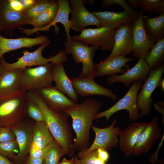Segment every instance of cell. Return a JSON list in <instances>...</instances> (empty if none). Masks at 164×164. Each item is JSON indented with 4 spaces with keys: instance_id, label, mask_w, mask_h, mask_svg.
<instances>
[{
    "instance_id": "obj_1",
    "label": "cell",
    "mask_w": 164,
    "mask_h": 164,
    "mask_svg": "<svg viewBox=\"0 0 164 164\" xmlns=\"http://www.w3.org/2000/svg\"><path fill=\"white\" fill-rule=\"evenodd\" d=\"M27 98L40 109L45 122L54 139L63 148L67 155L72 157L75 151L72 142L71 128L68 120L69 115L64 112H58L50 109L36 91H28Z\"/></svg>"
},
{
    "instance_id": "obj_2",
    "label": "cell",
    "mask_w": 164,
    "mask_h": 164,
    "mask_svg": "<svg viewBox=\"0 0 164 164\" xmlns=\"http://www.w3.org/2000/svg\"><path fill=\"white\" fill-rule=\"evenodd\" d=\"M102 105L101 101L88 97L76 107L64 111L72 119L73 128L76 134L73 143L75 151L80 152L88 148L90 129Z\"/></svg>"
},
{
    "instance_id": "obj_3",
    "label": "cell",
    "mask_w": 164,
    "mask_h": 164,
    "mask_svg": "<svg viewBox=\"0 0 164 164\" xmlns=\"http://www.w3.org/2000/svg\"><path fill=\"white\" fill-rule=\"evenodd\" d=\"M27 92L20 90L0 96V127H10L27 118Z\"/></svg>"
},
{
    "instance_id": "obj_4",
    "label": "cell",
    "mask_w": 164,
    "mask_h": 164,
    "mask_svg": "<svg viewBox=\"0 0 164 164\" xmlns=\"http://www.w3.org/2000/svg\"><path fill=\"white\" fill-rule=\"evenodd\" d=\"M51 43L50 40L45 42L40 45L37 49L32 52L26 50L23 51L22 52V56L17 57V61L12 63L6 62L3 56L0 59V66L7 70L16 69L23 70L27 67L45 65L50 62L57 63L67 61V58L66 54L62 50L57 54L51 56L49 58H46L43 56L42 53L43 49Z\"/></svg>"
},
{
    "instance_id": "obj_5",
    "label": "cell",
    "mask_w": 164,
    "mask_h": 164,
    "mask_svg": "<svg viewBox=\"0 0 164 164\" xmlns=\"http://www.w3.org/2000/svg\"><path fill=\"white\" fill-rule=\"evenodd\" d=\"M64 52L66 54H70L76 64L82 63L80 73V77L94 79L96 77L94 58V54L99 48L94 46H88L81 42L66 38L64 42Z\"/></svg>"
},
{
    "instance_id": "obj_6",
    "label": "cell",
    "mask_w": 164,
    "mask_h": 164,
    "mask_svg": "<svg viewBox=\"0 0 164 164\" xmlns=\"http://www.w3.org/2000/svg\"><path fill=\"white\" fill-rule=\"evenodd\" d=\"M144 82L142 80L133 82L129 90L122 98L108 109L97 113L94 120L105 117L107 122L112 115L121 110H126L128 111L129 121H135L138 120L140 117L137 107V97Z\"/></svg>"
},
{
    "instance_id": "obj_7",
    "label": "cell",
    "mask_w": 164,
    "mask_h": 164,
    "mask_svg": "<svg viewBox=\"0 0 164 164\" xmlns=\"http://www.w3.org/2000/svg\"><path fill=\"white\" fill-rule=\"evenodd\" d=\"M54 63H50L35 67H27L22 71V89L26 92L36 91L52 86V67Z\"/></svg>"
},
{
    "instance_id": "obj_8",
    "label": "cell",
    "mask_w": 164,
    "mask_h": 164,
    "mask_svg": "<svg viewBox=\"0 0 164 164\" xmlns=\"http://www.w3.org/2000/svg\"><path fill=\"white\" fill-rule=\"evenodd\" d=\"M116 29L104 26L96 29L85 28L79 35L71 36V38L87 46L91 45L100 48L102 50L111 51Z\"/></svg>"
},
{
    "instance_id": "obj_9",
    "label": "cell",
    "mask_w": 164,
    "mask_h": 164,
    "mask_svg": "<svg viewBox=\"0 0 164 164\" xmlns=\"http://www.w3.org/2000/svg\"><path fill=\"white\" fill-rule=\"evenodd\" d=\"M164 72V64L154 70H150L149 75L144 82L137 97V105L140 117L149 115L151 112L153 100L152 95L159 83Z\"/></svg>"
},
{
    "instance_id": "obj_10",
    "label": "cell",
    "mask_w": 164,
    "mask_h": 164,
    "mask_svg": "<svg viewBox=\"0 0 164 164\" xmlns=\"http://www.w3.org/2000/svg\"><path fill=\"white\" fill-rule=\"evenodd\" d=\"M116 120H114L108 127L99 128L92 125L91 128L95 134V138L92 144L86 149L79 152V158L93 150L99 148L107 151L118 145V136L121 131L120 127L115 126Z\"/></svg>"
},
{
    "instance_id": "obj_11",
    "label": "cell",
    "mask_w": 164,
    "mask_h": 164,
    "mask_svg": "<svg viewBox=\"0 0 164 164\" xmlns=\"http://www.w3.org/2000/svg\"><path fill=\"white\" fill-rule=\"evenodd\" d=\"M27 118L10 127L13 132L19 148V152L10 157L16 164H26L27 155L32 141V128Z\"/></svg>"
},
{
    "instance_id": "obj_12",
    "label": "cell",
    "mask_w": 164,
    "mask_h": 164,
    "mask_svg": "<svg viewBox=\"0 0 164 164\" xmlns=\"http://www.w3.org/2000/svg\"><path fill=\"white\" fill-rule=\"evenodd\" d=\"M94 0H70L72 8L70 13V29L81 32L86 26H96L97 28L102 26L98 19L92 12L88 11L84 6L89 3L93 4Z\"/></svg>"
},
{
    "instance_id": "obj_13",
    "label": "cell",
    "mask_w": 164,
    "mask_h": 164,
    "mask_svg": "<svg viewBox=\"0 0 164 164\" xmlns=\"http://www.w3.org/2000/svg\"><path fill=\"white\" fill-rule=\"evenodd\" d=\"M143 12L142 9L133 24V45L132 53L134 57L145 59L155 44L150 39L145 30L143 22Z\"/></svg>"
},
{
    "instance_id": "obj_14",
    "label": "cell",
    "mask_w": 164,
    "mask_h": 164,
    "mask_svg": "<svg viewBox=\"0 0 164 164\" xmlns=\"http://www.w3.org/2000/svg\"><path fill=\"white\" fill-rule=\"evenodd\" d=\"M31 20L22 12L12 9L6 0H0V29L10 36L13 30L22 25L29 24Z\"/></svg>"
},
{
    "instance_id": "obj_15",
    "label": "cell",
    "mask_w": 164,
    "mask_h": 164,
    "mask_svg": "<svg viewBox=\"0 0 164 164\" xmlns=\"http://www.w3.org/2000/svg\"><path fill=\"white\" fill-rule=\"evenodd\" d=\"M158 117L154 116L141 132L134 148L133 154L139 155L149 152L161 136Z\"/></svg>"
},
{
    "instance_id": "obj_16",
    "label": "cell",
    "mask_w": 164,
    "mask_h": 164,
    "mask_svg": "<svg viewBox=\"0 0 164 164\" xmlns=\"http://www.w3.org/2000/svg\"><path fill=\"white\" fill-rule=\"evenodd\" d=\"M70 80L76 94L85 97L100 95L108 97L115 101L117 96L110 89L104 87L94 81V79L79 77H72Z\"/></svg>"
},
{
    "instance_id": "obj_17",
    "label": "cell",
    "mask_w": 164,
    "mask_h": 164,
    "mask_svg": "<svg viewBox=\"0 0 164 164\" xmlns=\"http://www.w3.org/2000/svg\"><path fill=\"white\" fill-rule=\"evenodd\" d=\"M50 109L58 112L76 107L78 103L67 97L53 86L36 91Z\"/></svg>"
},
{
    "instance_id": "obj_18",
    "label": "cell",
    "mask_w": 164,
    "mask_h": 164,
    "mask_svg": "<svg viewBox=\"0 0 164 164\" xmlns=\"http://www.w3.org/2000/svg\"><path fill=\"white\" fill-rule=\"evenodd\" d=\"M133 24H124L116 29L114 45L111 53L104 59L119 56H125L132 53L133 45L132 32Z\"/></svg>"
},
{
    "instance_id": "obj_19",
    "label": "cell",
    "mask_w": 164,
    "mask_h": 164,
    "mask_svg": "<svg viewBox=\"0 0 164 164\" xmlns=\"http://www.w3.org/2000/svg\"><path fill=\"white\" fill-rule=\"evenodd\" d=\"M150 71L145 59L140 58L135 66L124 74L109 75L107 78V82L110 85L116 82H121L128 87L131 83L135 81L142 80L144 82L149 75Z\"/></svg>"
},
{
    "instance_id": "obj_20",
    "label": "cell",
    "mask_w": 164,
    "mask_h": 164,
    "mask_svg": "<svg viewBox=\"0 0 164 164\" xmlns=\"http://www.w3.org/2000/svg\"><path fill=\"white\" fill-rule=\"evenodd\" d=\"M147 123L145 122H133L120 132L118 145L126 156L133 155L139 136Z\"/></svg>"
},
{
    "instance_id": "obj_21",
    "label": "cell",
    "mask_w": 164,
    "mask_h": 164,
    "mask_svg": "<svg viewBox=\"0 0 164 164\" xmlns=\"http://www.w3.org/2000/svg\"><path fill=\"white\" fill-rule=\"evenodd\" d=\"M59 3L58 10L56 16L53 21L49 25L44 27L37 29H26L20 28L21 30L20 32L29 36L34 33H37L39 31H48L50 28L53 26L57 28L56 23H60L62 24L65 29L67 38H70V30L71 26V22L69 19V16L71 11L69 3L67 0H58Z\"/></svg>"
},
{
    "instance_id": "obj_22",
    "label": "cell",
    "mask_w": 164,
    "mask_h": 164,
    "mask_svg": "<svg viewBox=\"0 0 164 164\" xmlns=\"http://www.w3.org/2000/svg\"><path fill=\"white\" fill-rule=\"evenodd\" d=\"M92 13L98 19L102 26L111 29H117L124 24L133 23L139 14H132L125 11L120 12L99 11Z\"/></svg>"
},
{
    "instance_id": "obj_23",
    "label": "cell",
    "mask_w": 164,
    "mask_h": 164,
    "mask_svg": "<svg viewBox=\"0 0 164 164\" xmlns=\"http://www.w3.org/2000/svg\"><path fill=\"white\" fill-rule=\"evenodd\" d=\"M135 59L122 56H117L104 59L102 62L94 65L96 76L101 77L116 73L124 74L130 68L127 63Z\"/></svg>"
},
{
    "instance_id": "obj_24",
    "label": "cell",
    "mask_w": 164,
    "mask_h": 164,
    "mask_svg": "<svg viewBox=\"0 0 164 164\" xmlns=\"http://www.w3.org/2000/svg\"><path fill=\"white\" fill-rule=\"evenodd\" d=\"M49 40V39L45 36H39L34 38L23 37L9 39L0 35V59L3 57L4 54L10 51L23 48H31Z\"/></svg>"
},
{
    "instance_id": "obj_25",
    "label": "cell",
    "mask_w": 164,
    "mask_h": 164,
    "mask_svg": "<svg viewBox=\"0 0 164 164\" xmlns=\"http://www.w3.org/2000/svg\"><path fill=\"white\" fill-rule=\"evenodd\" d=\"M52 79L56 85L54 87L73 101H78V96L76 93L70 79L67 75L63 63H54L52 67Z\"/></svg>"
},
{
    "instance_id": "obj_26",
    "label": "cell",
    "mask_w": 164,
    "mask_h": 164,
    "mask_svg": "<svg viewBox=\"0 0 164 164\" xmlns=\"http://www.w3.org/2000/svg\"><path fill=\"white\" fill-rule=\"evenodd\" d=\"M22 70H7L0 66V96L22 90L21 77Z\"/></svg>"
},
{
    "instance_id": "obj_27",
    "label": "cell",
    "mask_w": 164,
    "mask_h": 164,
    "mask_svg": "<svg viewBox=\"0 0 164 164\" xmlns=\"http://www.w3.org/2000/svg\"><path fill=\"white\" fill-rule=\"evenodd\" d=\"M143 22L146 34L154 44L164 38V13L153 18L143 15Z\"/></svg>"
},
{
    "instance_id": "obj_28",
    "label": "cell",
    "mask_w": 164,
    "mask_h": 164,
    "mask_svg": "<svg viewBox=\"0 0 164 164\" xmlns=\"http://www.w3.org/2000/svg\"><path fill=\"white\" fill-rule=\"evenodd\" d=\"M32 128V141L39 147L44 149L54 139L45 122H36Z\"/></svg>"
},
{
    "instance_id": "obj_29",
    "label": "cell",
    "mask_w": 164,
    "mask_h": 164,
    "mask_svg": "<svg viewBox=\"0 0 164 164\" xmlns=\"http://www.w3.org/2000/svg\"><path fill=\"white\" fill-rule=\"evenodd\" d=\"M145 60L150 70H155L164 64V38L154 44Z\"/></svg>"
},
{
    "instance_id": "obj_30",
    "label": "cell",
    "mask_w": 164,
    "mask_h": 164,
    "mask_svg": "<svg viewBox=\"0 0 164 164\" xmlns=\"http://www.w3.org/2000/svg\"><path fill=\"white\" fill-rule=\"evenodd\" d=\"M59 8L58 1L39 14L36 18L31 20L29 24L33 28H42L50 24L54 20L57 13Z\"/></svg>"
},
{
    "instance_id": "obj_31",
    "label": "cell",
    "mask_w": 164,
    "mask_h": 164,
    "mask_svg": "<svg viewBox=\"0 0 164 164\" xmlns=\"http://www.w3.org/2000/svg\"><path fill=\"white\" fill-rule=\"evenodd\" d=\"M44 149L45 164H58L61 158L66 155L63 148L54 139Z\"/></svg>"
},
{
    "instance_id": "obj_32",
    "label": "cell",
    "mask_w": 164,
    "mask_h": 164,
    "mask_svg": "<svg viewBox=\"0 0 164 164\" xmlns=\"http://www.w3.org/2000/svg\"><path fill=\"white\" fill-rule=\"evenodd\" d=\"M55 1L48 0H37L34 4L24 11L23 13L27 17L32 20L53 5Z\"/></svg>"
},
{
    "instance_id": "obj_33",
    "label": "cell",
    "mask_w": 164,
    "mask_h": 164,
    "mask_svg": "<svg viewBox=\"0 0 164 164\" xmlns=\"http://www.w3.org/2000/svg\"><path fill=\"white\" fill-rule=\"evenodd\" d=\"M138 6L148 13H164V0H138Z\"/></svg>"
},
{
    "instance_id": "obj_34",
    "label": "cell",
    "mask_w": 164,
    "mask_h": 164,
    "mask_svg": "<svg viewBox=\"0 0 164 164\" xmlns=\"http://www.w3.org/2000/svg\"><path fill=\"white\" fill-rule=\"evenodd\" d=\"M18 152V146L15 139L0 142V155L9 158Z\"/></svg>"
},
{
    "instance_id": "obj_35",
    "label": "cell",
    "mask_w": 164,
    "mask_h": 164,
    "mask_svg": "<svg viewBox=\"0 0 164 164\" xmlns=\"http://www.w3.org/2000/svg\"><path fill=\"white\" fill-rule=\"evenodd\" d=\"M27 115L36 122H45L44 115L40 109L33 102L27 99Z\"/></svg>"
},
{
    "instance_id": "obj_36",
    "label": "cell",
    "mask_w": 164,
    "mask_h": 164,
    "mask_svg": "<svg viewBox=\"0 0 164 164\" xmlns=\"http://www.w3.org/2000/svg\"><path fill=\"white\" fill-rule=\"evenodd\" d=\"M113 5H118L123 8L124 11L132 14H136L139 13L131 8L124 0H104L101 7H108Z\"/></svg>"
},
{
    "instance_id": "obj_37",
    "label": "cell",
    "mask_w": 164,
    "mask_h": 164,
    "mask_svg": "<svg viewBox=\"0 0 164 164\" xmlns=\"http://www.w3.org/2000/svg\"><path fill=\"white\" fill-rule=\"evenodd\" d=\"M78 158L82 164H97L99 157L95 150Z\"/></svg>"
},
{
    "instance_id": "obj_38",
    "label": "cell",
    "mask_w": 164,
    "mask_h": 164,
    "mask_svg": "<svg viewBox=\"0 0 164 164\" xmlns=\"http://www.w3.org/2000/svg\"><path fill=\"white\" fill-rule=\"evenodd\" d=\"M29 154L30 157L44 159L45 156L44 149L39 147L32 141L30 146Z\"/></svg>"
},
{
    "instance_id": "obj_39",
    "label": "cell",
    "mask_w": 164,
    "mask_h": 164,
    "mask_svg": "<svg viewBox=\"0 0 164 164\" xmlns=\"http://www.w3.org/2000/svg\"><path fill=\"white\" fill-rule=\"evenodd\" d=\"M15 139V134L9 127H0V142Z\"/></svg>"
},
{
    "instance_id": "obj_40",
    "label": "cell",
    "mask_w": 164,
    "mask_h": 164,
    "mask_svg": "<svg viewBox=\"0 0 164 164\" xmlns=\"http://www.w3.org/2000/svg\"><path fill=\"white\" fill-rule=\"evenodd\" d=\"M10 7L14 10L19 12H23L24 10L18 0H7Z\"/></svg>"
},
{
    "instance_id": "obj_41",
    "label": "cell",
    "mask_w": 164,
    "mask_h": 164,
    "mask_svg": "<svg viewBox=\"0 0 164 164\" xmlns=\"http://www.w3.org/2000/svg\"><path fill=\"white\" fill-rule=\"evenodd\" d=\"M154 108L161 114L162 116V123H164V102L162 101H158L153 105Z\"/></svg>"
},
{
    "instance_id": "obj_42",
    "label": "cell",
    "mask_w": 164,
    "mask_h": 164,
    "mask_svg": "<svg viewBox=\"0 0 164 164\" xmlns=\"http://www.w3.org/2000/svg\"><path fill=\"white\" fill-rule=\"evenodd\" d=\"M97 150L98 157L101 159L106 162L109 157V155L107 151L101 148H99Z\"/></svg>"
},
{
    "instance_id": "obj_43",
    "label": "cell",
    "mask_w": 164,
    "mask_h": 164,
    "mask_svg": "<svg viewBox=\"0 0 164 164\" xmlns=\"http://www.w3.org/2000/svg\"><path fill=\"white\" fill-rule=\"evenodd\" d=\"M18 1L22 5L25 11L32 6L36 2L37 0H18Z\"/></svg>"
},
{
    "instance_id": "obj_44",
    "label": "cell",
    "mask_w": 164,
    "mask_h": 164,
    "mask_svg": "<svg viewBox=\"0 0 164 164\" xmlns=\"http://www.w3.org/2000/svg\"><path fill=\"white\" fill-rule=\"evenodd\" d=\"M43 159H37L30 157L27 159L26 164H43Z\"/></svg>"
},
{
    "instance_id": "obj_45",
    "label": "cell",
    "mask_w": 164,
    "mask_h": 164,
    "mask_svg": "<svg viewBox=\"0 0 164 164\" xmlns=\"http://www.w3.org/2000/svg\"><path fill=\"white\" fill-rule=\"evenodd\" d=\"M125 1L132 9H135L138 6V0H127Z\"/></svg>"
},
{
    "instance_id": "obj_46",
    "label": "cell",
    "mask_w": 164,
    "mask_h": 164,
    "mask_svg": "<svg viewBox=\"0 0 164 164\" xmlns=\"http://www.w3.org/2000/svg\"><path fill=\"white\" fill-rule=\"evenodd\" d=\"M0 164H16L9 160L7 157L0 154Z\"/></svg>"
},
{
    "instance_id": "obj_47",
    "label": "cell",
    "mask_w": 164,
    "mask_h": 164,
    "mask_svg": "<svg viewBox=\"0 0 164 164\" xmlns=\"http://www.w3.org/2000/svg\"><path fill=\"white\" fill-rule=\"evenodd\" d=\"M73 157L71 159L68 160L66 158H63L58 164H73Z\"/></svg>"
},
{
    "instance_id": "obj_48",
    "label": "cell",
    "mask_w": 164,
    "mask_h": 164,
    "mask_svg": "<svg viewBox=\"0 0 164 164\" xmlns=\"http://www.w3.org/2000/svg\"><path fill=\"white\" fill-rule=\"evenodd\" d=\"M73 164H82L77 156L74 155L73 156Z\"/></svg>"
},
{
    "instance_id": "obj_49",
    "label": "cell",
    "mask_w": 164,
    "mask_h": 164,
    "mask_svg": "<svg viewBox=\"0 0 164 164\" xmlns=\"http://www.w3.org/2000/svg\"><path fill=\"white\" fill-rule=\"evenodd\" d=\"M159 87L162 90L164 91V78H163L161 80L159 85Z\"/></svg>"
},
{
    "instance_id": "obj_50",
    "label": "cell",
    "mask_w": 164,
    "mask_h": 164,
    "mask_svg": "<svg viewBox=\"0 0 164 164\" xmlns=\"http://www.w3.org/2000/svg\"><path fill=\"white\" fill-rule=\"evenodd\" d=\"M43 164H45V163H44V160L43 161Z\"/></svg>"
},
{
    "instance_id": "obj_51",
    "label": "cell",
    "mask_w": 164,
    "mask_h": 164,
    "mask_svg": "<svg viewBox=\"0 0 164 164\" xmlns=\"http://www.w3.org/2000/svg\"><path fill=\"white\" fill-rule=\"evenodd\" d=\"M1 30H0V35H1V34H0V33H1Z\"/></svg>"
},
{
    "instance_id": "obj_52",
    "label": "cell",
    "mask_w": 164,
    "mask_h": 164,
    "mask_svg": "<svg viewBox=\"0 0 164 164\" xmlns=\"http://www.w3.org/2000/svg\"></svg>"
}]
</instances>
